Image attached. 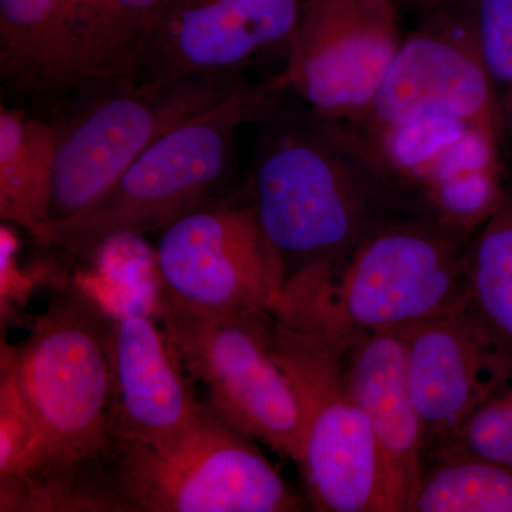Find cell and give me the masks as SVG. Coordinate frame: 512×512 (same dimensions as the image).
<instances>
[{"instance_id": "24", "label": "cell", "mask_w": 512, "mask_h": 512, "mask_svg": "<svg viewBox=\"0 0 512 512\" xmlns=\"http://www.w3.org/2000/svg\"><path fill=\"white\" fill-rule=\"evenodd\" d=\"M450 2H453V0H400L402 6H409V8L420 10L423 13L440 8V6L447 5Z\"/></svg>"}, {"instance_id": "13", "label": "cell", "mask_w": 512, "mask_h": 512, "mask_svg": "<svg viewBox=\"0 0 512 512\" xmlns=\"http://www.w3.org/2000/svg\"><path fill=\"white\" fill-rule=\"evenodd\" d=\"M426 458L512 377V348L473 303L397 330Z\"/></svg>"}, {"instance_id": "18", "label": "cell", "mask_w": 512, "mask_h": 512, "mask_svg": "<svg viewBox=\"0 0 512 512\" xmlns=\"http://www.w3.org/2000/svg\"><path fill=\"white\" fill-rule=\"evenodd\" d=\"M53 121L0 111V217L36 237L50 221L56 165Z\"/></svg>"}, {"instance_id": "20", "label": "cell", "mask_w": 512, "mask_h": 512, "mask_svg": "<svg viewBox=\"0 0 512 512\" xmlns=\"http://www.w3.org/2000/svg\"><path fill=\"white\" fill-rule=\"evenodd\" d=\"M429 458L407 512H512L508 468L460 453Z\"/></svg>"}, {"instance_id": "2", "label": "cell", "mask_w": 512, "mask_h": 512, "mask_svg": "<svg viewBox=\"0 0 512 512\" xmlns=\"http://www.w3.org/2000/svg\"><path fill=\"white\" fill-rule=\"evenodd\" d=\"M271 117L249 167L247 201L281 262L284 285L338 261L377 229L429 215L380 171L348 124L311 110Z\"/></svg>"}, {"instance_id": "3", "label": "cell", "mask_w": 512, "mask_h": 512, "mask_svg": "<svg viewBox=\"0 0 512 512\" xmlns=\"http://www.w3.org/2000/svg\"><path fill=\"white\" fill-rule=\"evenodd\" d=\"M468 237L430 215L392 222L338 261L292 276L272 312L343 346L454 311L470 302Z\"/></svg>"}, {"instance_id": "7", "label": "cell", "mask_w": 512, "mask_h": 512, "mask_svg": "<svg viewBox=\"0 0 512 512\" xmlns=\"http://www.w3.org/2000/svg\"><path fill=\"white\" fill-rule=\"evenodd\" d=\"M269 348L302 416L298 466L316 511L386 512L382 461L372 427L346 383L340 348L268 318Z\"/></svg>"}, {"instance_id": "19", "label": "cell", "mask_w": 512, "mask_h": 512, "mask_svg": "<svg viewBox=\"0 0 512 512\" xmlns=\"http://www.w3.org/2000/svg\"><path fill=\"white\" fill-rule=\"evenodd\" d=\"M346 124L355 131L380 171L417 200L421 185L441 154L471 127L466 121L448 117H424L386 124Z\"/></svg>"}, {"instance_id": "12", "label": "cell", "mask_w": 512, "mask_h": 512, "mask_svg": "<svg viewBox=\"0 0 512 512\" xmlns=\"http://www.w3.org/2000/svg\"><path fill=\"white\" fill-rule=\"evenodd\" d=\"M309 0H171L141 57L138 80L244 77L286 60Z\"/></svg>"}, {"instance_id": "15", "label": "cell", "mask_w": 512, "mask_h": 512, "mask_svg": "<svg viewBox=\"0 0 512 512\" xmlns=\"http://www.w3.org/2000/svg\"><path fill=\"white\" fill-rule=\"evenodd\" d=\"M109 349L121 440L157 446L190 429L205 403L164 329L146 315L113 319Z\"/></svg>"}, {"instance_id": "22", "label": "cell", "mask_w": 512, "mask_h": 512, "mask_svg": "<svg viewBox=\"0 0 512 512\" xmlns=\"http://www.w3.org/2000/svg\"><path fill=\"white\" fill-rule=\"evenodd\" d=\"M493 83L505 134L512 137V0H461Z\"/></svg>"}, {"instance_id": "11", "label": "cell", "mask_w": 512, "mask_h": 512, "mask_svg": "<svg viewBox=\"0 0 512 512\" xmlns=\"http://www.w3.org/2000/svg\"><path fill=\"white\" fill-rule=\"evenodd\" d=\"M448 117L505 136L493 83L461 0L424 13L384 76L366 116L356 123Z\"/></svg>"}, {"instance_id": "21", "label": "cell", "mask_w": 512, "mask_h": 512, "mask_svg": "<svg viewBox=\"0 0 512 512\" xmlns=\"http://www.w3.org/2000/svg\"><path fill=\"white\" fill-rule=\"evenodd\" d=\"M467 279L474 308L512 348L511 198L470 242Z\"/></svg>"}, {"instance_id": "16", "label": "cell", "mask_w": 512, "mask_h": 512, "mask_svg": "<svg viewBox=\"0 0 512 512\" xmlns=\"http://www.w3.org/2000/svg\"><path fill=\"white\" fill-rule=\"evenodd\" d=\"M171 0H67L70 89L136 76L151 33Z\"/></svg>"}, {"instance_id": "8", "label": "cell", "mask_w": 512, "mask_h": 512, "mask_svg": "<svg viewBox=\"0 0 512 512\" xmlns=\"http://www.w3.org/2000/svg\"><path fill=\"white\" fill-rule=\"evenodd\" d=\"M163 329L192 382L222 419L298 464L302 416L269 348V312L205 315L158 302Z\"/></svg>"}, {"instance_id": "4", "label": "cell", "mask_w": 512, "mask_h": 512, "mask_svg": "<svg viewBox=\"0 0 512 512\" xmlns=\"http://www.w3.org/2000/svg\"><path fill=\"white\" fill-rule=\"evenodd\" d=\"M282 92L278 73L265 82L242 83L158 138L89 207L47 222L35 238L90 258L114 239L161 231L210 200L227 174L239 128L261 119Z\"/></svg>"}, {"instance_id": "9", "label": "cell", "mask_w": 512, "mask_h": 512, "mask_svg": "<svg viewBox=\"0 0 512 512\" xmlns=\"http://www.w3.org/2000/svg\"><path fill=\"white\" fill-rule=\"evenodd\" d=\"M160 299L205 315L272 311L284 271L247 200L202 202L161 229Z\"/></svg>"}, {"instance_id": "23", "label": "cell", "mask_w": 512, "mask_h": 512, "mask_svg": "<svg viewBox=\"0 0 512 512\" xmlns=\"http://www.w3.org/2000/svg\"><path fill=\"white\" fill-rule=\"evenodd\" d=\"M437 453L467 454L512 471V377L430 456Z\"/></svg>"}, {"instance_id": "17", "label": "cell", "mask_w": 512, "mask_h": 512, "mask_svg": "<svg viewBox=\"0 0 512 512\" xmlns=\"http://www.w3.org/2000/svg\"><path fill=\"white\" fill-rule=\"evenodd\" d=\"M67 0H0V72L18 92L46 96L70 89Z\"/></svg>"}, {"instance_id": "5", "label": "cell", "mask_w": 512, "mask_h": 512, "mask_svg": "<svg viewBox=\"0 0 512 512\" xmlns=\"http://www.w3.org/2000/svg\"><path fill=\"white\" fill-rule=\"evenodd\" d=\"M247 434L210 404L167 443L121 440L103 512H295L305 503Z\"/></svg>"}, {"instance_id": "14", "label": "cell", "mask_w": 512, "mask_h": 512, "mask_svg": "<svg viewBox=\"0 0 512 512\" xmlns=\"http://www.w3.org/2000/svg\"><path fill=\"white\" fill-rule=\"evenodd\" d=\"M343 375L366 413L384 478L386 512H407L426 463L423 423L397 330L366 333L339 346Z\"/></svg>"}, {"instance_id": "6", "label": "cell", "mask_w": 512, "mask_h": 512, "mask_svg": "<svg viewBox=\"0 0 512 512\" xmlns=\"http://www.w3.org/2000/svg\"><path fill=\"white\" fill-rule=\"evenodd\" d=\"M244 82V77H121L74 90L79 99L53 121L57 147L49 222L89 207L158 138Z\"/></svg>"}, {"instance_id": "10", "label": "cell", "mask_w": 512, "mask_h": 512, "mask_svg": "<svg viewBox=\"0 0 512 512\" xmlns=\"http://www.w3.org/2000/svg\"><path fill=\"white\" fill-rule=\"evenodd\" d=\"M400 0H309L279 72L322 119L356 123L402 46Z\"/></svg>"}, {"instance_id": "1", "label": "cell", "mask_w": 512, "mask_h": 512, "mask_svg": "<svg viewBox=\"0 0 512 512\" xmlns=\"http://www.w3.org/2000/svg\"><path fill=\"white\" fill-rule=\"evenodd\" d=\"M111 323L92 296L64 288L35 316L28 338L3 349L0 511L101 512L121 441Z\"/></svg>"}]
</instances>
